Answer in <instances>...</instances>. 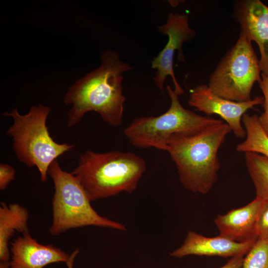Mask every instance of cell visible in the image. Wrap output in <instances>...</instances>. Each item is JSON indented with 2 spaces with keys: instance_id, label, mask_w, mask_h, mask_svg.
<instances>
[{
  "instance_id": "cell-1",
  "label": "cell",
  "mask_w": 268,
  "mask_h": 268,
  "mask_svg": "<svg viewBox=\"0 0 268 268\" xmlns=\"http://www.w3.org/2000/svg\"><path fill=\"white\" fill-rule=\"evenodd\" d=\"M101 60L100 66L78 79L64 97V103L71 105L68 113L69 128L78 124L90 111L98 113L113 127L122 123L126 100L123 93V74L133 67L123 62L114 51H104Z\"/></svg>"
},
{
  "instance_id": "cell-2",
  "label": "cell",
  "mask_w": 268,
  "mask_h": 268,
  "mask_svg": "<svg viewBox=\"0 0 268 268\" xmlns=\"http://www.w3.org/2000/svg\"><path fill=\"white\" fill-rule=\"evenodd\" d=\"M230 132L221 120L172 137L167 151L186 189L201 194L211 190L220 168L218 151Z\"/></svg>"
},
{
  "instance_id": "cell-3",
  "label": "cell",
  "mask_w": 268,
  "mask_h": 268,
  "mask_svg": "<svg viewBox=\"0 0 268 268\" xmlns=\"http://www.w3.org/2000/svg\"><path fill=\"white\" fill-rule=\"evenodd\" d=\"M146 170L145 160L134 153L87 150L71 173L92 201L121 192L132 194Z\"/></svg>"
},
{
  "instance_id": "cell-4",
  "label": "cell",
  "mask_w": 268,
  "mask_h": 268,
  "mask_svg": "<svg viewBox=\"0 0 268 268\" xmlns=\"http://www.w3.org/2000/svg\"><path fill=\"white\" fill-rule=\"evenodd\" d=\"M51 110L48 106L38 104L31 106L26 114H21L17 108L3 113L13 119L6 134L12 138L17 158L29 167L36 166L42 182L47 181L51 163L74 146L59 143L51 136L46 124Z\"/></svg>"
},
{
  "instance_id": "cell-5",
  "label": "cell",
  "mask_w": 268,
  "mask_h": 268,
  "mask_svg": "<svg viewBox=\"0 0 268 268\" xmlns=\"http://www.w3.org/2000/svg\"><path fill=\"white\" fill-rule=\"evenodd\" d=\"M48 174L53 180L55 190L50 235L58 236L71 229L90 226L127 230L122 223L100 215L92 207L77 179L71 172L63 170L57 159L50 165Z\"/></svg>"
},
{
  "instance_id": "cell-6",
  "label": "cell",
  "mask_w": 268,
  "mask_h": 268,
  "mask_svg": "<svg viewBox=\"0 0 268 268\" xmlns=\"http://www.w3.org/2000/svg\"><path fill=\"white\" fill-rule=\"evenodd\" d=\"M166 89L171 104L166 112L156 117L137 118L124 129V134L133 146L167 151L174 135L221 121L185 108L180 102L179 95L169 85Z\"/></svg>"
},
{
  "instance_id": "cell-7",
  "label": "cell",
  "mask_w": 268,
  "mask_h": 268,
  "mask_svg": "<svg viewBox=\"0 0 268 268\" xmlns=\"http://www.w3.org/2000/svg\"><path fill=\"white\" fill-rule=\"evenodd\" d=\"M260 61L250 41L240 32L238 39L210 75V90L222 98L238 102L252 100L256 82L261 80Z\"/></svg>"
},
{
  "instance_id": "cell-8",
  "label": "cell",
  "mask_w": 268,
  "mask_h": 268,
  "mask_svg": "<svg viewBox=\"0 0 268 268\" xmlns=\"http://www.w3.org/2000/svg\"><path fill=\"white\" fill-rule=\"evenodd\" d=\"M161 34L168 36V41L158 55L151 61L152 68L156 71L153 78L156 86L163 91L164 83L168 76L172 79L174 90L180 95L184 91L178 83L174 71L173 59L175 51H178V59L185 61L182 51L183 44L193 39L196 31L189 26L187 14L170 13L166 22L157 27Z\"/></svg>"
},
{
  "instance_id": "cell-9",
  "label": "cell",
  "mask_w": 268,
  "mask_h": 268,
  "mask_svg": "<svg viewBox=\"0 0 268 268\" xmlns=\"http://www.w3.org/2000/svg\"><path fill=\"white\" fill-rule=\"evenodd\" d=\"M264 100L263 96L244 102L228 100L213 93L207 85L201 84L190 90L188 104L206 115H219L237 138H244L246 133L241 124L243 116L254 106L262 105Z\"/></svg>"
},
{
  "instance_id": "cell-10",
  "label": "cell",
  "mask_w": 268,
  "mask_h": 268,
  "mask_svg": "<svg viewBox=\"0 0 268 268\" xmlns=\"http://www.w3.org/2000/svg\"><path fill=\"white\" fill-rule=\"evenodd\" d=\"M233 15L241 32L258 45L261 72L268 75V6L260 0H238L234 3Z\"/></svg>"
},
{
  "instance_id": "cell-11",
  "label": "cell",
  "mask_w": 268,
  "mask_h": 268,
  "mask_svg": "<svg viewBox=\"0 0 268 268\" xmlns=\"http://www.w3.org/2000/svg\"><path fill=\"white\" fill-rule=\"evenodd\" d=\"M9 268H44L56 263H66L69 255L53 245H43L29 232L18 236L10 243Z\"/></svg>"
},
{
  "instance_id": "cell-12",
  "label": "cell",
  "mask_w": 268,
  "mask_h": 268,
  "mask_svg": "<svg viewBox=\"0 0 268 268\" xmlns=\"http://www.w3.org/2000/svg\"><path fill=\"white\" fill-rule=\"evenodd\" d=\"M257 239L238 242L220 235L214 237H207L190 231L182 245L171 252L170 255L178 258L189 255L223 258L244 256L248 253Z\"/></svg>"
},
{
  "instance_id": "cell-13",
  "label": "cell",
  "mask_w": 268,
  "mask_h": 268,
  "mask_svg": "<svg viewBox=\"0 0 268 268\" xmlns=\"http://www.w3.org/2000/svg\"><path fill=\"white\" fill-rule=\"evenodd\" d=\"M264 201L256 197L247 205L219 214L214 222L220 235L238 242L257 239L255 225Z\"/></svg>"
},
{
  "instance_id": "cell-14",
  "label": "cell",
  "mask_w": 268,
  "mask_h": 268,
  "mask_svg": "<svg viewBox=\"0 0 268 268\" xmlns=\"http://www.w3.org/2000/svg\"><path fill=\"white\" fill-rule=\"evenodd\" d=\"M29 212L17 203L0 205V268H9L11 259L10 240L16 232H29Z\"/></svg>"
},
{
  "instance_id": "cell-15",
  "label": "cell",
  "mask_w": 268,
  "mask_h": 268,
  "mask_svg": "<svg viewBox=\"0 0 268 268\" xmlns=\"http://www.w3.org/2000/svg\"><path fill=\"white\" fill-rule=\"evenodd\" d=\"M242 122L246 133V139L237 145L236 150L256 153L268 158V135L260 124L259 116L245 113Z\"/></svg>"
},
{
  "instance_id": "cell-16",
  "label": "cell",
  "mask_w": 268,
  "mask_h": 268,
  "mask_svg": "<svg viewBox=\"0 0 268 268\" xmlns=\"http://www.w3.org/2000/svg\"><path fill=\"white\" fill-rule=\"evenodd\" d=\"M245 160L256 197L268 201V158L256 153L245 152Z\"/></svg>"
},
{
  "instance_id": "cell-17",
  "label": "cell",
  "mask_w": 268,
  "mask_h": 268,
  "mask_svg": "<svg viewBox=\"0 0 268 268\" xmlns=\"http://www.w3.org/2000/svg\"><path fill=\"white\" fill-rule=\"evenodd\" d=\"M242 268H268V238H258L244 258Z\"/></svg>"
},
{
  "instance_id": "cell-18",
  "label": "cell",
  "mask_w": 268,
  "mask_h": 268,
  "mask_svg": "<svg viewBox=\"0 0 268 268\" xmlns=\"http://www.w3.org/2000/svg\"><path fill=\"white\" fill-rule=\"evenodd\" d=\"M259 86L264 95V102L262 105L264 112L259 117L260 124L268 135V75L261 73V80Z\"/></svg>"
},
{
  "instance_id": "cell-19",
  "label": "cell",
  "mask_w": 268,
  "mask_h": 268,
  "mask_svg": "<svg viewBox=\"0 0 268 268\" xmlns=\"http://www.w3.org/2000/svg\"><path fill=\"white\" fill-rule=\"evenodd\" d=\"M258 238H268V201H264L259 212L255 225Z\"/></svg>"
},
{
  "instance_id": "cell-20",
  "label": "cell",
  "mask_w": 268,
  "mask_h": 268,
  "mask_svg": "<svg viewBox=\"0 0 268 268\" xmlns=\"http://www.w3.org/2000/svg\"><path fill=\"white\" fill-rule=\"evenodd\" d=\"M15 170L11 165L0 164V190H4L11 181L15 179Z\"/></svg>"
},
{
  "instance_id": "cell-21",
  "label": "cell",
  "mask_w": 268,
  "mask_h": 268,
  "mask_svg": "<svg viewBox=\"0 0 268 268\" xmlns=\"http://www.w3.org/2000/svg\"><path fill=\"white\" fill-rule=\"evenodd\" d=\"M244 256L231 258L227 263L220 268H241L242 267Z\"/></svg>"
},
{
  "instance_id": "cell-22",
  "label": "cell",
  "mask_w": 268,
  "mask_h": 268,
  "mask_svg": "<svg viewBox=\"0 0 268 268\" xmlns=\"http://www.w3.org/2000/svg\"><path fill=\"white\" fill-rule=\"evenodd\" d=\"M79 252V249H76L69 255V258L68 261L66 262L67 268H73L74 260L76 256L78 254Z\"/></svg>"
}]
</instances>
